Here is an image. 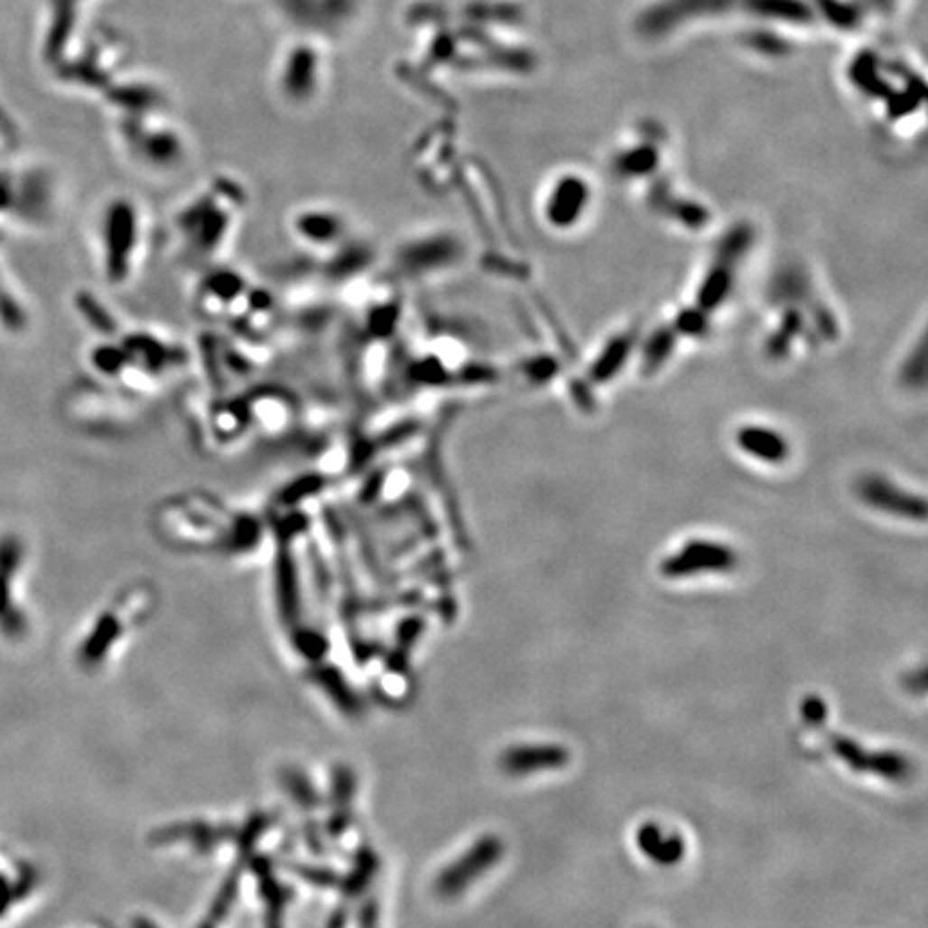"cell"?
I'll return each mask as SVG.
<instances>
[{
  "mask_svg": "<svg viewBox=\"0 0 928 928\" xmlns=\"http://www.w3.org/2000/svg\"><path fill=\"white\" fill-rule=\"evenodd\" d=\"M144 224L129 202H112L99 224L101 271L110 284L123 286L143 263Z\"/></svg>",
  "mask_w": 928,
  "mask_h": 928,
  "instance_id": "obj_1",
  "label": "cell"
},
{
  "mask_svg": "<svg viewBox=\"0 0 928 928\" xmlns=\"http://www.w3.org/2000/svg\"><path fill=\"white\" fill-rule=\"evenodd\" d=\"M738 447L750 458L761 462H784L789 458V445L783 434L766 426H744L738 432Z\"/></svg>",
  "mask_w": 928,
  "mask_h": 928,
  "instance_id": "obj_2",
  "label": "cell"
},
{
  "mask_svg": "<svg viewBox=\"0 0 928 928\" xmlns=\"http://www.w3.org/2000/svg\"><path fill=\"white\" fill-rule=\"evenodd\" d=\"M587 188L576 181H563L548 202V219L557 228H568L582 213V202L587 200Z\"/></svg>",
  "mask_w": 928,
  "mask_h": 928,
  "instance_id": "obj_3",
  "label": "cell"
},
{
  "mask_svg": "<svg viewBox=\"0 0 928 928\" xmlns=\"http://www.w3.org/2000/svg\"><path fill=\"white\" fill-rule=\"evenodd\" d=\"M0 320L7 325V329H14V331L22 329L26 322V316H24V312H22L20 305L15 303L9 295H5L3 291H0Z\"/></svg>",
  "mask_w": 928,
  "mask_h": 928,
  "instance_id": "obj_4",
  "label": "cell"
}]
</instances>
